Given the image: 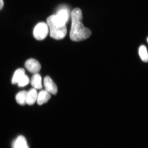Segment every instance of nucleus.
I'll return each instance as SVG.
<instances>
[{
	"instance_id": "f257e3e1",
	"label": "nucleus",
	"mask_w": 148,
	"mask_h": 148,
	"mask_svg": "<svg viewBox=\"0 0 148 148\" xmlns=\"http://www.w3.org/2000/svg\"><path fill=\"white\" fill-rule=\"evenodd\" d=\"M82 19V12L80 9H74L72 12V26L70 32V38L73 41H82L91 36V31L84 26Z\"/></svg>"
},
{
	"instance_id": "f03ea898",
	"label": "nucleus",
	"mask_w": 148,
	"mask_h": 148,
	"mask_svg": "<svg viewBox=\"0 0 148 148\" xmlns=\"http://www.w3.org/2000/svg\"><path fill=\"white\" fill-rule=\"evenodd\" d=\"M47 24L50 29V36L51 38L56 40H61L64 38L67 33L66 25L59 26L53 23L50 17L47 20Z\"/></svg>"
},
{
	"instance_id": "7ed1b4c3",
	"label": "nucleus",
	"mask_w": 148,
	"mask_h": 148,
	"mask_svg": "<svg viewBox=\"0 0 148 148\" xmlns=\"http://www.w3.org/2000/svg\"><path fill=\"white\" fill-rule=\"evenodd\" d=\"M49 33V27L45 22L38 23L35 27L34 30V37L37 40L45 39Z\"/></svg>"
},
{
	"instance_id": "20e7f679",
	"label": "nucleus",
	"mask_w": 148,
	"mask_h": 148,
	"mask_svg": "<svg viewBox=\"0 0 148 148\" xmlns=\"http://www.w3.org/2000/svg\"><path fill=\"white\" fill-rule=\"evenodd\" d=\"M25 67L29 71L32 73H38L41 69V66L39 62L36 60L31 58L26 61Z\"/></svg>"
},
{
	"instance_id": "39448f33",
	"label": "nucleus",
	"mask_w": 148,
	"mask_h": 148,
	"mask_svg": "<svg viewBox=\"0 0 148 148\" xmlns=\"http://www.w3.org/2000/svg\"><path fill=\"white\" fill-rule=\"evenodd\" d=\"M44 84L45 90L50 94L56 95L58 92V88L56 84L53 82L49 76H46L44 80Z\"/></svg>"
},
{
	"instance_id": "423d86ee",
	"label": "nucleus",
	"mask_w": 148,
	"mask_h": 148,
	"mask_svg": "<svg viewBox=\"0 0 148 148\" xmlns=\"http://www.w3.org/2000/svg\"><path fill=\"white\" fill-rule=\"evenodd\" d=\"M51 98L50 93L47 92L46 90H42L40 91L38 94L37 102L39 105H42L47 103Z\"/></svg>"
},
{
	"instance_id": "0eeeda50",
	"label": "nucleus",
	"mask_w": 148,
	"mask_h": 148,
	"mask_svg": "<svg viewBox=\"0 0 148 148\" xmlns=\"http://www.w3.org/2000/svg\"><path fill=\"white\" fill-rule=\"evenodd\" d=\"M12 148H29L26 138L23 136H19L12 144Z\"/></svg>"
},
{
	"instance_id": "6e6552de",
	"label": "nucleus",
	"mask_w": 148,
	"mask_h": 148,
	"mask_svg": "<svg viewBox=\"0 0 148 148\" xmlns=\"http://www.w3.org/2000/svg\"><path fill=\"white\" fill-rule=\"evenodd\" d=\"M38 92L35 88H32L27 92V104L29 106L34 105L37 101Z\"/></svg>"
},
{
	"instance_id": "1a4fd4ad",
	"label": "nucleus",
	"mask_w": 148,
	"mask_h": 148,
	"mask_svg": "<svg viewBox=\"0 0 148 148\" xmlns=\"http://www.w3.org/2000/svg\"><path fill=\"white\" fill-rule=\"evenodd\" d=\"M31 83L35 89H40L42 88V78L40 74H34L32 77Z\"/></svg>"
},
{
	"instance_id": "9d476101",
	"label": "nucleus",
	"mask_w": 148,
	"mask_h": 148,
	"mask_svg": "<svg viewBox=\"0 0 148 148\" xmlns=\"http://www.w3.org/2000/svg\"><path fill=\"white\" fill-rule=\"evenodd\" d=\"M27 92L25 90L18 92L16 96V102L21 106L26 105L27 104Z\"/></svg>"
},
{
	"instance_id": "9b49d317",
	"label": "nucleus",
	"mask_w": 148,
	"mask_h": 148,
	"mask_svg": "<svg viewBox=\"0 0 148 148\" xmlns=\"http://www.w3.org/2000/svg\"><path fill=\"white\" fill-rule=\"evenodd\" d=\"M25 70L23 69H17L14 73L12 77V84H18L20 79L25 75Z\"/></svg>"
},
{
	"instance_id": "f8f14e48",
	"label": "nucleus",
	"mask_w": 148,
	"mask_h": 148,
	"mask_svg": "<svg viewBox=\"0 0 148 148\" xmlns=\"http://www.w3.org/2000/svg\"><path fill=\"white\" fill-rule=\"evenodd\" d=\"M139 54L142 61L145 62H148V52L145 46L141 45L139 49Z\"/></svg>"
},
{
	"instance_id": "ddd939ff",
	"label": "nucleus",
	"mask_w": 148,
	"mask_h": 148,
	"mask_svg": "<svg viewBox=\"0 0 148 148\" xmlns=\"http://www.w3.org/2000/svg\"><path fill=\"white\" fill-rule=\"evenodd\" d=\"M29 82L30 80L29 77L25 75L18 83V85L19 87H24L29 84Z\"/></svg>"
},
{
	"instance_id": "4468645a",
	"label": "nucleus",
	"mask_w": 148,
	"mask_h": 148,
	"mask_svg": "<svg viewBox=\"0 0 148 148\" xmlns=\"http://www.w3.org/2000/svg\"><path fill=\"white\" fill-rule=\"evenodd\" d=\"M3 5L4 3L3 0H0V10L2 9Z\"/></svg>"
},
{
	"instance_id": "2eb2a0df",
	"label": "nucleus",
	"mask_w": 148,
	"mask_h": 148,
	"mask_svg": "<svg viewBox=\"0 0 148 148\" xmlns=\"http://www.w3.org/2000/svg\"><path fill=\"white\" fill-rule=\"evenodd\" d=\"M147 42H148V38H147Z\"/></svg>"
}]
</instances>
